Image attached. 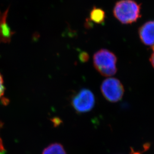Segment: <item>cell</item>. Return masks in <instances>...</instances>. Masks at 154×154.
Returning a JSON list of instances; mask_svg holds the SVG:
<instances>
[{
	"mask_svg": "<svg viewBox=\"0 0 154 154\" xmlns=\"http://www.w3.org/2000/svg\"><path fill=\"white\" fill-rule=\"evenodd\" d=\"M101 91L104 97L112 103L120 101L124 93V88L121 82L114 78L104 80L101 85Z\"/></svg>",
	"mask_w": 154,
	"mask_h": 154,
	"instance_id": "3957f363",
	"label": "cell"
},
{
	"mask_svg": "<svg viewBox=\"0 0 154 154\" xmlns=\"http://www.w3.org/2000/svg\"><path fill=\"white\" fill-rule=\"evenodd\" d=\"M5 87L4 85V80L1 74H0V98L4 94Z\"/></svg>",
	"mask_w": 154,
	"mask_h": 154,
	"instance_id": "9c48e42d",
	"label": "cell"
},
{
	"mask_svg": "<svg viewBox=\"0 0 154 154\" xmlns=\"http://www.w3.org/2000/svg\"><path fill=\"white\" fill-rule=\"evenodd\" d=\"M139 35L142 42L146 46H154V21L146 22L139 28Z\"/></svg>",
	"mask_w": 154,
	"mask_h": 154,
	"instance_id": "8992f818",
	"label": "cell"
},
{
	"mask_svg": "<svg viewBox=\"0 0 154 154\" xmlns=\"http://www.w3.org/2000/svg\"><path fill=\"white\" fill-rule=\"evenodd\" d=\"M131 151H131V154H141V153H139V152L134 151L132 149Z\"/></svg>",
	"mask_w": 154,
	"mask_h": 154,
	"instance_id": "7c38bea8",
	"label": "cell"
},
{
	"mask_svg": "<svg viewBox=\"0 0 154 154\" xmlns=\"http://www.w3.org/2000/svg\"><path fill=\"white\" fill-rule=\"evenodd\" d=\"M140 5L133 0H121L114 8L113 14L123 24L133 23L141 17Z\"/></svg>",
	"mask_w": 154,
	"mask_h": 154,
	"instance_id": "6da1fadb",
	"label": "cell"
},
{
	"mask_svg": "<svg viewBox=\"0 0 154 154\" xmlns=\"http://www.w3.org/2000/svg\"><path fill=\"white\" fill-rule=\"evenodd\" d=\"M80 58L82 61L86 62L89 59V56L88 54L86 53H83L80 55Z\"/></svg>",
	"mask_w": 154,
	"mask_h": 154,
	"instance_id": "30bf717a",
	"label": "cell"
},
{
	"mask_svg": "<svg viewBox=\"0 0 154 154\" xmlns=\"http://www.w3.org/2000/svg\"><path fill=\"white\" fill-rule=\"evenodd\" d=\"M90 18L96 23H102L104 21L105 13L101 9L95 8L91 12Z\"/></svg>",
	"mask_w": 154,
	"mask_h": 154,
	"instance_id": "ba28073f",
	"label": "cell"
},
{
	"mask_svg": "<svg viewBox=\"0 0 154 154\" xmlns=\"http://www.w3.org/2000/svg\"><path fill=\"white\" fill-rule=\"evenodd\" d=\"M9 8L4 12L0 10V43H7L10 42L14 32L12 31L7 23Z\"/></svg>",
	"mask_w": 154,
	"mask_h": 154,
	"instance_id": "5b68a950",
	"label": "cell"
},
{
	"mask_svg": "<svg viewBox=\"0 0 154 154\" xmlns=\"http://www.w3.org/2000/svg\"><path fill=\"white\" fill-rule=\"evenodd\" d=\"M152 49H153V53L152 54L151 57H150V62L151 63L152 65L154 67V46H153L152 47Z\"/></svg>",
	"mask_w": 154,
	"mask_h": 154,
	"instance_id": "8fae6325",
	"label": "cell"
},
{
	"mask_svg": "<svg viewBox=\"0 0 154 154\" xmlns=\"http://www.w3.org/2000/svg\"><path fill=\"white\" fill-rule=\"evenodd\" d=\"M42 154H66V153L61 144L55 143L46 147Z\"/></svg>",
	"mask_w": 154,
	"mask_h": 154,
	"instance_id": "52a82bcc",
	"label": "cell"
},
{
	"mask_svg": "<svg viewBox=\"0 0 154 154\" xmlns=\"http://www.w3.org/2000/svg\"><path fill=\"white\" fill-rule=\"evenodd\" d=\"M93 64L100 74L105 77L113 76L116 73L117 57L112 52L101 49L93 56Z\"/></svg>",
	"mask_w": 154,
	"mask_h": 154,
	"instance_id": "7a4b0ae2",
	"label": "cell"
},
{
	"mask_svg": "<svg viewBox=\"0 0 154 154\" xmlns=\"http://www.w3.org/2000/svg\"><path fill=\"white\" fill-rule=\"evenodd\" d=\"M95 103L94 95L88 89H82L76 93L71 100L73 108L79 113L89 112L94 108Z\"/></svg>",
	"mask_w": 154,
	"mask_h": 154,
	"instance_id": "277c9868",
	"label": "cell"
},
{
	"mask_svg": "<svg viewBox=\"0 0 154 154\" xmlns=\"http://www.w3.org/2000/svg\"><path fill=\"white\" fill-rule=\"evenodd\" d=\"M0 127H1V124H0ZM0 143H2V141L1 139L0 138Z\"/></svg>",
	"mask_w": 154,
	"mask_h": 154,
	"instance_id": "4fadbf2b",
	"label": "cell"
}]
</instances>
